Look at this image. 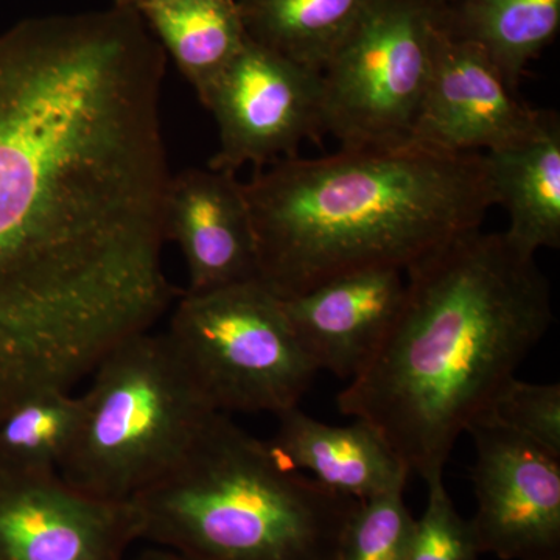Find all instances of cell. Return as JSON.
I'll list each match as a JSON object with an SVG mask.
<instances>
[{
	"label": "cell",
	"instance_id": "obj_17",
	"mask_svg": "<svg viewBox=\"0 0 560 560\" xmlns=\"http://www.w3.org/2000/svg\"><path fill=\"white\" fill-rule=\"evenodd\" d=\"M136 11L201 103L248 39L235 0H156Z\"/></svg>",
	"mask_w": 560,
	"mask_h": 560
},
{
	"label": "cell",
	"instance_id": "obj_16",
	"mask_svg": "<svg viewBox=\"0 0 560 560\" xmlns=\"http://www.w3.org/2000/svg\"><path fill=\"white\" fill-rule=\"evenodd\" d=\"M434 20L452 38L485 51L517 92L529 62L558 36L560 0H445Z\"/></svg>",
	"mask_w": 560,
	"mask_h": 560
},
{
	"label": "cell",
	"instance_id": "obj_10",
	"mask_svg": "<svg viewBox=\"0 0 560 560\" xmlns=\"http://www.w3.org/2000/svg\"><path fill=\"white\" fill-rule=\"evenodd\" d=\"M136 541L131 501L88 495L60 471L0 464V560H127Z\"/></svg>",
	"mask_w": 560,
	"mask_h": 560
},
{
	"label": "cell",
	"instance_id": "obj_14",
	"mask_svg": "<svg viewBox=\"0 0 560 560\" xmlns=\"http://www.w3.org/2000/svg\"><path fill=\"white\" fill-rule=\"evenodd\" d=\"M276 418L278 429L267 441L272 453L290 469L311 471L323 488L357 501L407 488V464L370 423L329 425L300 407Z\"/></svg>",
	"mask_w": 560,
	"mask_h": 560
},
{
	"label": "cell",
	"instance_id": "obj_22",
	"mask_svg": "<svg viewBox=\"0 0 560 560\" xmlns=\"http://www.w3.org/2000/svg\"><path fill=\"white\" fill-rule=\"evenodd\" d=\"M427 489L425 510L416 521L408 560H480L470 521L456 510L444 477L427 481Z\"/></svg>",
	"mask_w": 560,
	"mask_h": 560
},
{
	"label": "cell",
	"instance_id": "obj_18",
	"mask_svg": "<svg viewBox=\"0 0 560 560\" xmlns=\"http://www.w3.org/2000/svg\"><path fill=\"white\" fill-rule=\"evenodd\" d=\"M374 0H235L246 36L320 73Z\"/></svg>",
	"mask_w": 560,
	"mask_h": 560
},
{
	"label": "cell",
	"instance_id": "obj_24",
	"mask_svg": "<svg viewBox=\"0 0 560 560\" xmlns=\"http://www.w3.org/2000/svg\"><path fill=\"white\" fill-rule=\"evenodd\" d=\"M150 2H156V0H116V5L124 7V9L138 10L139 7Z\"/></svg>",
	"mask_w": 560,
	"mask_h": 560
},
{
	"label": "cell",
	"instance_id": "obj_2",
	"mask_svg": "<svg viewBox=\"0 0 560 560\" xmlns=\"http://www.w3.org/2000/svg\"><path fill=\"white\" fill-rule=\"evenodd\" d=\"M404 305L366 370L338 394L423 481L550 329V283L503 234L464 232L405 271Z\"/></svg>",
	"mask_w": 560,
	"mask_h": 560
},
{
	"label": "cell",
	"instance_id": "obj_5",
	"mask_svg": "<svg viewBox=\"0 0 560 560\" xmlns=\"http://www.w3.org/2000/svg\"><path fill=\"white\" fill-rule=\"evenodd\" d=\"M91 375L60 475L88 495L131 501L178 464L217 411L165 331L120 342Z\"/></svg>",
	"mask_w": 560,
	"mask_h": 560
},
{
	"label": "cell",
	"instance_id": "obj_3",
	"mask_svg": "<svg viewBox=\"0 0 560 560\" xmlns=\"http://www.w3.org/2000/svg\"><path fill=\"white\" fill-rule=\"evenodd\" d=\"M259 280L280 300L350 272L407 271L495 206L485 153L415 142L275 162L243 183Z\"/></svg>",
	"mask_w": 560,
	"mask_h": 560
},
{
	"label": "cell",
	"instance_id": "obj_15",
	"mask_svg": "<svg viewBox=\"0 0 560 560\" xmlns=\"http://www.w3.org/2000/svg\"><path fill=\"white\" fill-rule=\"evenodd\" d=\"M495 206L506 209L504 238L522 256L560 246V120L544 110L525 138L485 153Z\"/></svg>",
	"mask_w": 560,
	"mask_h": 560
},
{
	"label": "cell",
	"instance_id": "obj_9",
	"mask_svg": "<svg viewBox=\"0 0 560 560\" xmlns=\"http://www.w3.org/2000/svg\"><path fill=\"white\" fill-rule=\"evenodd\" d=\"M470 469L481 555L560 560V458L514 431L478 420Z\"/></svg>",
	"mask_w": 560,
	"mask_h": 560
},
{
	"label": "cell",
	"instance_id": "obj_25",
	"mask_svg": "<svg viewBox=\"0 0 560 560\" xmlns=\"http://www.w3.org/2000/svg\"><path fill=\"white\" fill-rule=\"evenodd\" d=\"M427 2H429L430 5H433L434 9H438V7H441L442 3L445 2V0H427Z\"/></svg>",
	"mask_w": 560,
	"mask_h": 560
},
{
	"label": "cell",
	"instance_id": "obj_4",
	"mask_svg": "<svg viewBox=\"0 0 560 560\" xmlns=\"http://www.w3.org/2000/svg\"><path fill=\"white\" fill-rule=\"evenodd\" d=\"M131 504L139 540L195 560H338L357 500L290 469L217 412Z\"/></svg>",
	"mask_w": 560,
	"mask_h": 560
},
{
	"label": "cell",
	"instance_id": "obj_6",
	"mask_svg": "<svg viewBox=\"0 0 560 560\" xmlns=\"http://www.w3.org/2000/svg\"><path fill=\"white\" fill-rule=\"evenodd\" d=\"M165 335L221 415H282L300 407L319 372L283 301L260 280L184 294Z\"/></svg>",
	"mask_w": 560,
	"mask_h": 560
},
{
	"label": "cell",
	"instance_id": "obj_13",
	"mask_svg": "<svg viewBox=\"0 0 560 560\" xmlns=\"http://www.w3.org/2000/svg\"><path fill=\"white\" fill-rule=\"evenodd\" d=\"M404 275L396 268L350 272L282 300L318 371L350 382L366 370L404 305Z\"/></svg>",
	"mask_w": 560,
	"mask_h": 560
},
{
	"label": "cell",
	"instance_id": "obj_7",
	"mask_svg": "<svg viewBox=\"0 0 560 560\" xmlns=\"http://www.w3.org/2000/svg\"><path fill=\"white\" fill-rule=\"evenodd\" d=\"M434 7L374 0L320 70L324 131L340 147L410 142L433 65Z\"/></svg>",
	"mask_w": 560,
	"mask_h": 560
},
{
	"label": "cell",
	"instance_id": "obj_21",
	"mask_svg": "<svg viewBox=\"0 0 560 560\" xmlns=\"http://www.w3.org/2000/svg\"><path fill=\"white\" fill-rule=\"evenodd\" d=\"M480 420L514 431L560 458L559 383H529L512 377Z\"/></svg>",
	"mask_w": 560,
	"mask_h": 560
},
{
	"label": "cell",
	"instance_id": "obj_12",
	"mask_svg": "<svg viewBox=\"0 0 560 560\" xmlns=\"http://www.w3.org/2000/svg\"><path fill=\"white\" fill-rule=\"evenodd\" d=\"M165 241L186 261V293L259 280L256 234L243 183L234 173L187 168L172 175L164 201Z\"/></svg>",
	"mask_w": 560,
	"mask_h": 560
},
{
	"label": "cell",
	"instance_id": "obj_23",
	"mask_svg": "<svg viewBox=\"0 0 560 560\" xmlns=\"http://www.w3.org/2000/svg\"><path fill=\"white\" fill-rule=\"evenodd\" d=\"M128 560V559H127ZM130 560H195L189 556L180 555L178 551L168 550V548L151 547L149 550L139 552Z\"/></svg>",
	"mask_w": 560,
	"mask_h": 560
},
{
	"label": "cell",
	"instance_id": "obj_8",
	"mask_svg": "<svg viewBox=\"0 0 560 560\" xmlns=\"http://www.w3.org/2000/svg\"><path fill=\"white\" fill-rule=\"evenodd\" d=\"M202 105L219 128L210 168L257 171L298 156L301 143L324 132L323 80L249 38L210 88Z\"/></svg>",
	"mask_w": 560,
	"mask_h": 560
},
{
	"label": "cell",
	"instance_id": "obj_11",
	"mask_svg": "<svg viewBox=\"0 0 560 560\" xmlns=\"http://www.w3.org/2000/svg\"><path fill=\"white\" fill-rule=\"evenodd\" d=\"M541 114L518 98L485 51L436 25L429 86L410 142L444 153H489L528 136Z\"/></svg>",
	"mask_w": 560,
	"mask_h": 560
},
{
	"label": "cell",
	"instance_id": "obj_1",
	"mask_svg": "<svg viewBox=\"0 0 560 560\" xmlns=\"http://www.w3.org/2000/svg\"><path fill=\"white\" fill-rule=\"evenodd\" d=\"M164 73L124 7L0 36V399L72 389L171 307Z\"/></svg>",
	"mask_w": 560,
	"mask_h": 560
},
{
	"label": "cell",
	"instance_id": "obj_20",
	"mask_svg": "<svg viewBox=\"0 0 560 560\" xmlns=\"http://www.w3.org/2000/svg\"><path fill=\"white\" fill-rule=\"evenodd\" d=\"M415 528L405 488L357 501L342 530L338 560H408Z\"/></svg>",
	"mask_w": 560,
	"mask_h": 560
},
{
	"label": "cell",
	"instance_id": "obj_19",
	"mask_svg": "<svg viewBox=\"0 0 560 560\" xmlns=\"http://www.w3.org/2000/svg\"><path fill=\"white\" fill-rule=\"evenodd\" d=\"M83 397L72 389L32 394L0 418V464L60 471L80 430Z\"/></svg>",
	"mask_w": 560,
	"mask_h": 560
}]
</instances>
